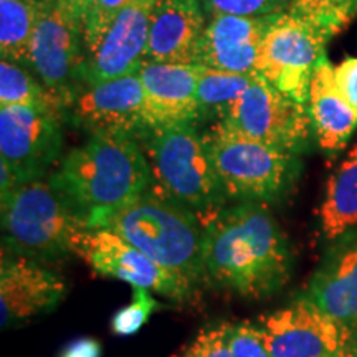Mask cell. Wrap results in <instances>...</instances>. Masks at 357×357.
I'll list each match as a JSON object with an SVG mask.
<instances>
[{
  "label": "cell",
  "mask_w": 357,
  "mask_h": 357,
  "mask_svg": "<svg viewBox=\"0 0 357 357\" xmlns=\"http://www.w3.org/2000/svg\"><path fill=\"white\" fill-rule=\"evenodd\" d=\"M50 182L84 229H101L111 215L149 189L153 172L137 139L124 134H91L65 155Z\"/></svg>",
  "instance_id": "obj_2"
},
{
  "label": "cell",
  "mask_w": 357,
  "mask_h": 357,
  "mask_svg": "<svg viewBox=\"0 0 357 357\" xmlns=\"http://www.w3.org/2000/svg\"><path fill=\"white\" fill-rule=\"evenodd\" d=\"M63 113L61 105L0 108V162L19 185L42 178L60 158Z\"/></svg>",
  "instance_id": "obj_9"
},
{
  "label": "cell",
  "mask_w": 357,
  "mask_h": 357,
  "mask_svg": "<svg viewBox=\"0 0 357 357\" xmlns=\"http://www.w3.org/2000/svg\"><path fill=\"white\" fill-rule=\"evenodd\" d=\"M65 293V281L56 273L38 261L2 250L0 321L3 329L52 311Z\"/></svg>",
  "instance_id": "obj_15"
},
{
  "label": "cell",
  "mask_w": 357,
  "mask_h": 357,
  "mask_svg": "<svg viewBox=\"0 0 357 357\" xmlns=\"http://www.w3.org/2000/svg\"><path fill=\"white\" fill-rule=\"evenodd\" d=\"M205 17L200 0H158L149 20L146 60L197 66Z\"/></svg>",
  "instance_id": "obj_18"
},
{
  "label": "cell",
  "mask_w": 357,
  "mask_h": 357,
  "mask_svg": "<svg viewBox=\"0 0 357 357\" xmlns=\"http://www.w3.org/2000/svg\"><path fill=\"white\" fill-rule=\"evenodd\" d=\"M71 253L83 258L98 273L146 288L171 300L190 296L194 284L178 278L109 229H82L71 242Z\"/></svg>",
  "instance_id": "obj_12"
},
{
  "label": "cell",
  "mask_w": 357,
  "mask_h": 357,
  "mask_svg": "<svg viewBox=\"0 0 357 357\" xmlns=\"http://www.w3.org/2000/svg\"><path fill=\"white\" fill-rule=\"evenodd\" d=\"M205 144L229 197L263 202L281 197L298 174L296 154L240 136L215 123Z\"/></svg>",
  "instance_id": "obj_6"
},
{
  "label": "cell",
  "mask_w": 357,
  "mask_h": 357,
  "mask_svg": "<svg viewBox=\"0 0 357 357\" xmlns=\"http://www.w3.org/2000/svg\"><path fill=\"white\" fill-rule=\"evenodd\" d=\"M61 2H63V6L84 25V20H86L95 0H61Z\"/></svg>",
  "instance_id": "obj_33"
},
{
  "label": "cell",
  "mask_w": 357,
  "mask_h": 357,
  "mask_svg": "<svg viewBox=\"0 0 357 357\" xmlns=\"http://www.w3.org/2000/svg\"><path fill=\"white\" fill-rule=\"evenodd\" d=\"M45 105H61L66 109L65 101L50 89L40 84L37 79L30 77L13 61L2 60L0 63V108L10 106H45Z\"/></svg>",
  "instance_id": "obj_24"
},
{
  "label": "cell",
  "mask_w": 357,
  "mask_h": 357,
  "mask_svg": "<svg viewBox=\"0 0 357 357\" xmlns=\"http://www.w3.org/2000/svg\"><path fill=\"white\" fill-rule=\"evenodd\" d=\"M71 123L89 134H124L139 139L149 131L139 73L89 84L70 106Z\"/></svg>",
  "instance_id": "obj_13"
},
{
  "label": "cell",
  "mask_w": 357,
  "mask_h": 357,
  "mask_svg": "<svg viewBox=\"0 0 357 357\" xmlns=\"http://www.w3.org/2000/svg\"><path fill=\"white\" fill-rule=\"evenodd\" d=\"M208 19L217 15L270 17L287 12L288 0H200Z\"/></svg>",
  "instance_id": "obj_26"
},
{
  "label": "cell",
  "mask_w": 357,
  "mask_h": 357,
  "mask_svg": "<svg viewBox=\"0 0 357 357\" xmlns=\"http://www.w3.org/2000/svg\"><path fill=\"white\" fill-rule=\"evenodd\" d=\"M306 298L357 334V227L334 240Z\"/></svg>",
  "instance_id": "obj_19"
},
{
  "label": "cell",
  "mask_w": 357,
  "mask_h": 357,
  "mask_svg": "<svg viewBox=\"0 0 357 357\" xmlns=\"http://www.w3.org/2000/svg\"><path fill=\"white\" fill-rule=\"evenodd\" d=\"M331 40L357 15V0H291L288 10Z\"/></svg>",
  "instance_id": "obj_25"
},
{
  "label": "cell",
  "mask_w": 357,
  "mask_h": 357,
  "mask_svg": "<svg viewBox=\"0 0 357 357\" xmlns=\"http://www.w3.org/2000/svg\"><path fill=\"white\" fill-rule=\"evenodd\" d=\"M60 357H101V344L91 337L75 339L61 351Z\"/></svg>",
  "instance_id": "obj_32"
},
{
  "label": "cell",
  "mask_w": 357,
  "mask_h": 357,
  "mask_svg": "<svg viewBox=\"0 0 357 357\" xmlns=\"http://www.w3.org/2000/svg\"><path fill=\"white\" fill-rule=\"evenodd\" d=\"M230 351L231 357H271L260 324L252 323L231 326Z\"/></svg>",
  "instance_id": "obj_29"
},
{
  "label": "cell",
  "mask_w": 357,
  "mask_h": 357,
  "mask_svg": "<svg viewBox=\"0 0 357 357\" xmlns=\"http://www.w3.org/2000/svg\"><path fill=\"white\" fill-rule=\"evenodd\" d=\"M319 222L329 240L357 227V139L326 184Z\"/></svg>",
  "instance_id": "obj_21"
},
{
  "label": "cell",
  "mask_w": 357,
  "mask_h": 357,
  "mask_svg": "<svg viewBox=\"0 0 357 357\" xmlns=\"http://www.w3.org/2000/svg\"><path fill=\"white\" fill-rule=\"evenodd\" d=\"M218 123L240 136L296 155L310 144L312 131L307 105L283 95L260 75L253 77Z\"/></svg>",
  "instance_id": "obj_7"
},
{
  "label": "cell",
  "mask_w": 357,
  "mask_h": 357,
  "mask_svg": "<svg viewBox=\"0 0 357 357\" xmlns=\"http://www.w3.org/2000/svg\"><path fill=\"white\" fill-rule=\"evenodd\" d=\"M101 229H109L178 278L195 284L205 278L204 230L195 212L149 187Z\"/></svg>",
  "instance_id": "obj_3"
},
{
  "label": "cell",
  "mask_w": 357,
  "mask_h": 357,
  "mask_svg": "<svg viewBox=\"0 0 357 357\" xmlns=\"http://www.w3.org/2000/svg\"><path fill=\"white\" fill-rule=\"evenodd\" d=\"M204 268L218 287L245 298H265L287 284L291 253L265 205L242 202L208 220Z\"/></svg>",
  "instance_id": "obj_1"
},
{
  "label": "cell",
  "mask_w": 357,
  "mask_h": 357,
  "mask_svg": "<svg viewBox=\"0 0 357 357\" xmlns=\"http://www.w3.org/2000/svg\"><path fill=\"white\" fill-rule=\"evenodd\" d=\"M329 40L306 20L283 12L276 15L258 52L257 75L283 95L307 105L310 84Z\"/></svg>",
  "instance_id": "obj_8"
},
{
  "label": "cell",
  "mask_w": 357,
  "mask_h": 357,
  "mask_svg": "<svg viewBox=\"0 0 357 357\" xmlns=\"http://www.w3.org/2000/svg\"><path fill=\"white\" fill-rule=\"evenodd\" d=\"M354 357H357V334H356V351H354Z\"/></svg>",
  "instance_id": "obj_34"
},
{
  "label": "cell",
  "mask_w": 357,
  "mask_h": 357,
  "mask_svg": "<svg viewBox=\"0 0 357 357\" xmlns=\"http://www.w3.org/2000/svg\"><path fill=\"white\" fill-rule=\"evenodd\" d=\"M132 2H136V0H95L93 2L91 10H89L83 25L86 55L96 50V47L109 30V26L118 19L119 13L131 6Z\"/></svg>",
  "instance_id": "obj_27"
},
{
  "label": "cell",
  "mask_w": 357,
  "mask_h": 357,
  "mask_svg": "<svg viewBox=\"0 0 357 357\" xmlns=\"http://www.w3.org/2000/svg\"><path fill=\"white\" fill-rule=\"evenodd\" d=\"M334 75L339 89L357 113V58L349 56L342 60L334 66Z\"/></svg>",
  "instance_id": "obj_31"
},
{
  "label": "cell",
  "mask_w": 357,
  "mask_h": 357,
  "mask_svg": "<svg viewBox=\"0 0 357 357\" xmlns=\"http://www.w3.org/2000/svg\"><path fill=\"white\" fill-rule=\"evenodd\" d=\"M155 307H158V301L154 300L149 289L134 288L131 303L113 316L111 329L118 336H132L146 324Z\"/></svg>",
  "instance_id": "obj_28"
},
{
  "label": "cell",
  "mask_w": 357,
  "mask_h": 357,
  "mask_svg": "<svg viewBox=\"0 0 357 357\" xmlns=\"http://www.w3.org/2000/svg\"><path fill=\"white\" fill-rule=\"evenodd\" d=\"M42 0H0V55L2 60L26 63Z\"/></svg>",
  "instance_id": "obj_22"
},
{
  "label": "cell",
  "mask_w": 357,
  "mask_h": 357,
  "mask_svg": "<svg viewBox=\"0 0 357 357\" xmlns=\"http://www.w3.org/2000/svg\"><path fill=\"white\" fill-rule=\"evenodd\" d=\"M231 324H220L204 329L189 346L184 357H231Z\"/></svg>",
  "instance_id": "obj_30"
},
{
  "label": "cell",
  "mask_w": 357,
  "mask_h": 357,
  "mask_svg": "<svg viewBox=\"0 0 357 357\" xmlns=\"http://www.w3.org/2000/svg\"><path fill=\"white\" fill-rule=\"evenodd\" d=\"M137 141L149 160L155 190L195 213L220 207L225 189L195 124L149 129Z\"/></svg>",
  "instance_id": "obj_4"
},
{
  "label": "cell",
  "mask_w": 357,
  "mask_h": 357,
  "mask_svg": "<svg viewBox=\"0 0 357 357\" xmlns=\"http://www.w3.org/2000/svg\"><path fill=\"white\" fill-rule=\"evenodd\" d=\"M260 329L271 357H354L356 333L306 296L265 316Z\"/></svg>",
  "instance_id": "obj_10"
},
{
  "label": "cell",
  "mask_w": 357,
  "mask_h": 357,
  "mask_svg": "<svg viewBox=\"0 0 357 357\" xmlns=\"http://www.w3.org/2000/svg\"><path fill=\"white\" fill-rule=\"evenodd\" d=\"M204 66L146 60L139 73L144 88L147 128L195 124L200 119L197 84Z\"/></svg>",
  "instance_id": "obj_16"
},
{
  "label": "cell",
  "mask_w": 357,
  "mask_h": 357,
  "mask_svg": "<svg viewBox=\"0 0 357 357\" xmlns=\"http://www.w3.org/2000/svg\"><path fill=\"white\" fill-rule=\"evenodd\" d=\"M84 229L63 195L43 178L17 185L2 197L3 250L35 261L60 260Z\"/></svg>",
  "instance_id": "obj_5"
},
{
  "label": "cell",
  "mask_w": 357,
  "mask_h": 357,
  "mask_svg": "<svg viewBox=\"0 0 357 357\" xmlns=\"http://www.w3.org/2000/svg\"><path fill=\"white\" fill-rule=\"evenodd\" d=\"M158 0H136L119 13L96 50L84 58L82 82L98 84L137 73L146 61L151 13Z\"/></svg>",
  "instance_id": "obj_14"
},
{
  "label": "cell",
  "mask_w": 357,
  "mask_h": 357,
  "mask_svg": "<svg viewBox=\"0 0 357 357\" xmlns=\"http://www.w3.org/2000/svg\"><path fill=\"white\" fill-rule=\"evenodd\" d=\"M276 15H217L208 19L199 50L197 66L255 75L260 45Z\"/></svg>",
  "instance_id": "obj_17"
},
{
  "label": "cell",
  "mask_w": 357,
  "mask_h": 357,
  "mask_svg": "<svg viewBox=\"0 0 357 357\" xmlns=\"http://www.w3.org/2000/svg\"><path fill=\"white\" fill-rule=\"evenodd\" d=\"M307 109L321 149L326 153L344 149L357 128V113L339 89L328 55L321 58L312 73Z\"/></svg>",
  "instance_id": "obj_20"
},
{
  "label": "cell",
  "mask_w": 357,
  "mask_h": 357,
  "mask_svg": "<svg viewBox=\"0 0 357 357\" xmlns=\"http://www.w3.org/2000/svg\"><path fill=\"white\" fill-rule=\"evenodd\" d=\"M83 24L61 0H42V10L29 47L26 63L32 66L45 88L65 101L73 102V83L82 79L84 55Z\"/></svg>",
  "instance_id": "obj_11"
},
{
  "label": "cell",
  "mask_w": 357,
  "mask_h": 357,
  "mask_svg": "<svg viewBox=\"0 0 357 357\" xmlns=\"http://www.w3.org/2000/svg\"><path fill=\"white\" fill-rule=\"evenodd\" d=\"M255 75L229 73V71L204 68L197 84L200 119L208 114H217L222 119L230 106L243 95V91L250 86Z\"/></svg>",
  "instance_id": "obj_23"
}]
</instances>
